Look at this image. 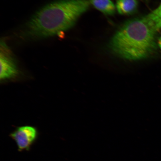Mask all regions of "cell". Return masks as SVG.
<instances>
[{"label":"cell","mask_w":161,"mask_h":161,"mask_svg":"<svg viewBox=\"0 0 161 161\" xmlns=\"http://www.w3.org/2000/svg\"><path fill=\"white\" fill-rule=\"evenodd\" d=\"M0 63L1 81L14 80L18 77L19 72L17 64L11 50L3 41L1 43Z\"/></svg>","instance_id":"cell-4"},{"label":"cell","mask_w":161,"mask_h":161,"mask_svg":"<svg viewBox=\"0 0 161 161\" xmlns=\"http://www.w3.org/2000/svg\"><path fill=\"white\" fill-rule=\"evenodd\" d=\"M146 16L157 31L161 29V3L157 9Z\"/></svg>","instance_id":"cell-7"},{"label":"cell","mask_w":161,"mask_h":161,"mask_svg":"<svg viewBox=\"0 0 161 161\" xmlns=\"http://www.w3.org/2000/svg\"><path fill=\"white\" fill-rule=\"evenodd\" d=\"M88 0H58L44 6L28 22L25 34L34 39L57 35L73 27L87 11Z\"/></svg>","instance_id":"cell-1"},{"label":"cell","mask_w":161,"mask_h":161,"mask_svg":"<svg viewBox=\"0 0 161 161\" xmlns=\"http://www.w3.org/2000/svg\"><path fill=\"white\" fill-rule=\"evenodd\" d=\"M157 31L146 16L125 22L108 43L114 55L130 60L146 59L156 51Z\"/></svg>","instance_id":"cell-2"},{"label":"cell","mask_w":161,"mask_h":161,"mask_svg":"<svg viewBox=\"0 0 161 161\" xmlns=\"http://www.w3.org/2000/svg\"><path fill=\"white\" fill-rule=\"evenodd\" d=\"M138 3L137 0H117L116 9L120 15H130L137 11Z\"/></svg>","instance_id":"cell-5"},{"label":"cell","mask_w":161,"mask_h":161,"mask_svg":"<svg viewBox=\"0 0 161 161\" xmlns=\"http://www.w3.org/2000/svg\"><path fill=\"white\" fill-rule=\"evenodd\" d=\"M90 4L104 14L114 15L115 13L116 7L111 0H88Z\"/></svg>","instance_id":"cell-6"},{"label":"cell","mask_w":161,"mask_h":161,"mask_svg":"<svg viewBox=\"0 0 161 161\" xmlns=\"http://www.w3.org/2000/svg\"><path fill=\"white\" fill-rule=\"evenodd\" d=\"M158 43L159 47H160L161 49V37L158 39Z\"/></svg>","instance_id":"cell-8"},{"label":"cell","mask_w":161,"mask_h":161,"mask_svg":"<svg viewBox=\"0 0 161 161\" xmlns=\"http://www.w3.org/2000/svg\"><path fill=\"white\" fill-rule=\"evenodd\" d=\"M39 136L37 129L33 126L19 127L10 134L9 136L15 142L18 151H29L35 143Z\"/></svg>","instance_id":"cell-3"}]
</instances>
